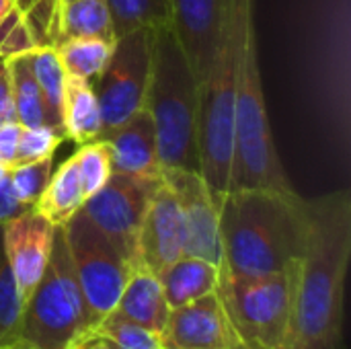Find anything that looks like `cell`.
Wrapping results in <instances>:
<instances>
[{
    "instance_id": "8fae6325",
    "label": "cell",
    "mask_w": 351,
    "mask_h": 349,
    "mask_svg": "<svg viewBox=\"0 0 351 349\" xmlns=\"http://www.w3.org/2000/svg\"><path fill=\"white\" fill-rule=\"evenodd\" d=\"M160 341L162 349H243L218 292L171 309Z\"/></svg>"
},
{
    "instance_id": "4fadbf2b",
    "label": "cell",
    "mask_w": 351,
    "mask_h": 349,
    "mask_svg": "<svg viewBox=\"0 0 351 349\" xmlns=\"http://www.w3.org/2000/svg\"><path fill=\"white\" fill-rule=\"evenodd\" d=\"M183 255V220L175 191L160 179L142 220L138 267L158 276Z\"/></svg>"
},
{
    "instance_id": "8992f818",
    "label": "cell",
    "mask_w": 351,
    "mask_h": 349,
    "mask_svg": "<svg viewBox=\"0 0 351 349\" xmlns=\"http://www.w3.org/2000/svg\"><path fill=\"white\" fill-rule=\"evenodd\" d=\"M294 272L232 276L220 269L218 296L243 349H286L294 313Z\"/></svg>"
},
{
    "instance_id": "277c9868",
    "label": "cell",
    "mask_w": 351,
    "mask_h": 349,
    "mask_svg": "<svg viewBox=\"0 0 351 349\" xmlns=\"http://www.w3.org/2000/svg\"><path fill=\"white\" fill-rule=\"evenodd\" d=\"M144 109L154 123L160 171L199 173V80L171 23L152 31Z\"/></svg>"
},
{
    "instance_id": "d590c367",
    "label": "cell",
    "mask_w": 351,
    "mask_h": 349,
    "mask_svg": "<svg viewBox=\"0 0 351 349\" xmlns=\"http://www.w3.org/2000/svg\"><path fill=\"white\" fill-rule=\"evenodd\" d=\"M14 6V0H0V19Z\"/></svg>"
},
{
    "instance_id": "7a4b0ae2",
    "label": "cell",
    "mask_w": 351,
    "mask_h": 349,
    "mask_svg": "<svg viewBox=\"0 0 351 349\" xmlns=\"http://www.w3.org/2000/svg\"><path fill=\"white\" fill-rule=\"evenodd\" d=\"M216 204L222 272L267 276L298 267L308 234L304 197L296 191L234 187Z\"/></svg>"
},
{
    "instance_id": "7402d4cb",
    "label": "cell",
    "mask_w": 351,
    "mask_h": 349,
    "mask_svg": "<svg viewBox=\"0 0 351 349\" xmlns=\"http://www.w3.org/2000/svg\"><path fill=\"white\" fill-rule=\"evenodd\" d=\"M4 66H6L8 76H10L16 121L23 128L43 125L45 123V109H43V97H41L37 78L33 74L31 51L19 53V56L6 60Z\"/></svg>"
},
{
    "instance_id": "7c38bea8",
    "label": "cell",
    "mask_w": 351,
    "mask_h": 349,
    "mask_svg": "<svg viewBox=\"0 0 351 349\" xmlns=\"http://www.w3.org/2000/svg\"><path fill=\"white\" fill-rule=\"evenodd\" d=\"M53 232L56 226L35 208L2 224L4 253L25 302L47 267Z\"/></svg>"
},
{
    "instance_id": "e575fe53",
    "label": "cell",
    "mask_w": 351,
    "mask_h": 349,
    "mask_svg": "<svg viewBox=\"0 0 351 349\" xmlns=\"http://www.w3.org/2000/svg\"><path fill=\"white\" fill-rule=\"evenodd\" d=\"M0 349H37V348L29 346V344H27V341H23V339H16V341H10V344H6V346H0Z\"/></svg>"
},
{
    "instance_id": "44dd1931",
    "label": "cell",
    "mask_w": 351,
    "mask_h": 349,
    "mask_svg": "<svg viewBox=\"0 0 351 349\" xmlns=\"http://www.w3.org/2000/svg\"><path fill=\"white\" fill-rule=\"evenodd\" d=\"M97 37L115 41L113 21L107 0H68L60 10V39Z\"/></svg>"
},
{
    "instance_id": "d4e9b609",
    "label": "cell",
    "mask_w": 351,
    "mask_h": 349,
    "mask_svg": "<svg viewBox=\"0 0 351 349\" xmlns=\"http://www.w3.org/2000/svg\"><path fill=\"white\" fill-rule=\"evenodd\" d=\"M25 300L19 292L14 274L4 253L2 224H0V346L21 339V317Z\"/></svg>"
},
{
    "instance_id": "2e32d148",
    "label": "cell",
    "mask_w": 351,
    "mask_h": 349,
    "mask_svg": "<svg viewBox=\"0 0 351 349\" xmlns=\"http://www.w3.org/2000/svg\"><path fill=\"white\" fill-rule=\"evenodd\" d=\"M111 313L154 333H162L171 309L158 278L144 267H136Z\"/></svg>"
},
{
    "instance_id": "f1b7e54d",
    "label": "cell",
    "mask_w": 351,
    "mask_h": 349,
    "mask_svg": "<svg viewBox=\"0 0 351 349\" xmlns=\"http://www.w3.org/2000/svg\"><path fill=\"white\" fill-rule=\"evenodd\" d=\"M37 45L33 41V35L25 23V16L21 8L14 4L2 19H0V66H4L6 60L33 51Z\"/></svg>"
},
{
    "instance_id": "603a6c76",
    "label": "cell",
    "mask_w": 351,
    "mask_h": 349,
    "mask_svg": "<svg viewBox=\"0 0 351 349\" xmlns=\"http://www.w3.org/2000/svg\"><path fill=\"white\" fill-rule=\"evenodd\" d=\"M115 41L97 37H68L56 45L60 62L70 76H78L95 84L103 68L107 66Z\"/></svg>"
},
{
    "instance_id": "4316f807",
    "label": "cell",
    "mask_w": 351,
    "mask_h": 349,
    "mask_svg": "<svg viewBox=\"0 0 351 349\" xmlns=\"http://www.w3.org/2000/svg\"><path fill=\"white\" fill-rule=\"evenodd\" d=\"M93 329L113 341L117 349H162L160 333L130 323L113 313L103 317Z\"/></svg>"
},
{
    "instance_id": "ac0fdd59",
    "label": "cell",
    "mask_w": 351,
    "mask_h": 349,
    "mask_svg": "<svg viewBox=\"0 0 351 349\" xmlns=\"http://www.w3.org/2000/svg\"><path fill=\"white\" fill-rule=\"evenodd\" d=\"M101 134V109L93 82L66 74L64 93V136L80 144L97 140Z\"/></svg>"
},
{
    "instance_id": "8d00e7d4",
    "label": "cell",
    "mask_w": 351,
    "mask_h": 349,
    "mask_svg": "<svg viewBox=\"0 0 351 349\" xmlns=\"http://www.w3.org/2000/svg\"><path fill=\"white\" fill-rule=\"evenodd\" d=\"M6 173H8V169H6V167H2V165H0V181H2V179H4V177H6Z\"/></svg>"
},
{
    "instance_id": "d6a6232c",
    "label": "cell",
    "mask_w": 351,
    "mask_h": 349,
    "mask_svg": "<svg viewBox=\"0 0 351 349\" xmlns=\"http://www.w3.org/2000/svg\"><path fill=\"white\" fill-rule=\"evenodd\" d=\"M6 121H16V113H14L8 70H6V66H0V125Z\"/></svg>"
},
{
    "instance_id": "5b68a950",
    "label": "cell",
    "mask_w": 351,
    "mask_h": 349,
    "mask_svg": "<svg viewBox=\"0 0 351 349\" xmlns=\"http://www.w3.org/2000/svg\"><path fill=\"white\" fill-rule=\"evenodd\" d=\"M93 329L62 226H56L47 267L25 302L21 339L37 349H72Z\"/></svg>"
},
{
    "instance_id": "ba28073f",
    "label": "cell",
    "mask_w": 351,
    "mask_h": 349,
    "mask_svg": "<svg viewBox=\"0 0 351 349\" xmlns=\"http://www.w3.org/2000/svg\"><path fill=\"white\" fill-rule=\"evenodd\" d=\"M152 31L154 27H138L115 39L111 58L93 84L101 109L97 140L144 107L152 66Z\"/></svg>"
},
{
    "instance_id": "836d02e7",
    "label": "cell",
    "mask_w": 351,
    "mask_h": 349,
    "mask_svg": "<svg viewBox=\"0 0 351 349\" xmlns=\"http://www.w3.org/2000/svg\"><path fill=\"white\" fill-rule=\"evenodd\" d=\"M72 349H117V348H115V344H113V341H109L105 335L97 333L95 329H88V331L78 339V344H76Z\"/></svg>"
},
{
    "instance_id": "1f68e13d",
    "label": "cell",
    "mask_w": 351,
    "mask_h": 349,
    "mask_svg": "<svg viewBox=\"0 0 351 349\" xmlns=\"http://www.w3.org/2000/svg\"><path fill=\"white\" fill-rule=\"evenodd\" d=\"M33 206H27L23 204L16 195H14V189L10 185V179H8V173L6 177L0 181V224L21 216L23 212L31 210Z\"/></svg>"
},
{
    "instance_id": "d6986e66",
    "label": "cell",
    "mask_w": 351,
    "mask_h": 349,
    "mask_svg": "<svg viewBox=\"0 0 351 349\" xmlns=\"http://www.w3.org/2000/svg\"><path fill=\"white\" fill-rule=\"evenodd\" d=\"M84 204V193L78 177V167L74 156H70L62 167H58L56 175H51L49 183L33 204V208L47 218L53 226H64L76 212H80Z\"/></svg>"
},
{
    "instance_id": "e0dca14e",
    "label": "cell",
    "mask_w": 351,
    "mask_h": 349,
    "mask_svg": "<svg viewBox=\"0 0 351 349\" xmlns=\"http://www.w3.org/2000/svg\"><path fill=\"white\" fill-rule=\"evenodd\" d=\"M156 278L162 286L169 309H177L216 292L220 269L204 259L181 255Z\"/></svg>"
},
{
    "instance_id": "ffe728a7",
    "label": "cell",
    "mask_w": 351,
    "mask_h": 349,
    "mask_svg": "<svg viewBox=\"0 0 351 349\" xmlns=\"http://www.w3.org/2000/svg\"><path fill=\"white\" fill-rule=\"evenodd\" d=\"M31 66L37 78L43 109L45 125L53 128L64 136V93H66V70L60 62L56 47H35L31 51ZM66 140V136H64Z\"/></svg>"
},
{
    "instance_id": "484cf974",
    "label": "cell",
    "mask_w": 351,
    "mask_h": 349,
    "mask_svg": "<svg viewBox=\"0 0 351 349\" xmlns=\"http://www.w3.org/2000/svg\"><path fill=\"white\" fill-rule=\"evenodd\" d=\"M76 167H78V177L84 193V202L95 195L111 177V160H109V150L103 140H93L86 144H80L76 154H74Z\"/></svg>"
},
{
    "instance_id": "f546056e",
    "label": "cell",
    "mask_w": 351,
    "mask_h": 349,
    "mask_svg": "<svg viewBox=\"0 0 351 349\" xmlns=\"http://www.w3.org/2000/svg\"><path fill=\"white\" fill-rule=\"evenodd\" d=\"M62 142H64V136L58 134L53 128H49L45 123L37 125V128H23L21 138H19L14 165H23V163L45 158V156H53V150Z\"/></svg>"
},
{
    "instance_id": "4dcf8cb0",
    "label": "cell",
    "mask_w": 351,
    "mask_h": 349,
    "mask_svg": "<svg viewBox=\"0 0 351 349\" xmlns=\"http://www.w3.org/2000/svg\"><path fill=\"white\" fill-rule=\"evenodd\" d=\"M21 130H23V125L19 121H6L0 125V165L6 169H10L14 165Z\"/></svg>"
},
{
    "instance_id": "5bb4252c",
    "label": "cell",
    "mask_w": 351,
    "mask_h": 349,
    "mask_svg": "<svg viewBox=\"0 0 351 349\" xmlns=\"http://www.w3.org/2000/svg\"><path fill=\"white\" fill-rule=\"evenodd\" d=\"M226 21V0H171V25L202 82Z\"/></svg>"
},
{
    "instance_id": "3957f363",
    "label": "cell",
    "mask_w": 351,
    "mask_h": 349,
    "mask_svg": "<svg viewBox=\"0 0 351 349\" xmlns=\"http://www.w3.org/2000/svg\"><path fill=\"white\" fill-rule=\"evenodd\" d=\"M232 31L237 121H234V187H267L294 191L282 167L265 107L253 0H226Z\"/></svg>"
},
{
    "instance_id": "30bf717a",
    "label": "cell",
    "mask_w": 351,
    "mask_h": 349,
    "mask_svg": "<svg viewBox=\"0 0 351 349\" xmlns=\"http://www.w3.org/2000/svg\"><path fill=\"white\" fill-rule=\"evenodd\" d=\"M165 183L175 191L183 220V255L204 259L218 269L222 267L218 204L202 177L195 171L169 169L160 171Z\"/></svg>"
},
{
    "instance_id": "74e56055",
    "label": "cell",
    "mask_w": 351,
    "mask_h": 349,
    "mask_svg": "<svg viewBox=\"0 0 351 349\" xmlns=\"http://www.w3.org/2000/svg\"><path fill=\"white\" fill-rule=\"evenodd\" d=\"M64 2H68V0H62V4H64Z\"/></svg>"
},
{
    "instance_id": "9c48e42d",
    "label": "cell",
    "mask_w": 351,
    "mask_h": 349,
    "mask_svg": "<svg viewBox=\"0 0 351 349\" xmlns=\"http://www.w3.org/2000/svg\"><path fill=\"white\" fill-rule=\"evenodd\" d=\"M160 179L162 177L111 173L109 181L80 208V212L132 263V267H138V237L142 220Z\"/></svg>"
},
{
    "instance_id": "cb8c5ba5",
    "label": "cell",
    "mask_w": 351,
    "mask_h": 349,
    "mask_svg": "<svg viewBox=\"0 0 351 349\" xmlns=\"http://www.w3.org/2000/svg\"><path fill=\"white\" fill-rule=\"evenodd\" d=\"M115 39L138 27L171 23V0H107Z\"/></svg>"
},
{
    "instance_id": "83f0119b",
    "label": "cell",
    "mask_w": 351,
    "mask_h": 349,
    "mask_svg": "<svg viewBox=\"0 0 351 349\" xmlns=\"http://www.w3.org/2000/svg\"><path fill=\"white\" fill-rule=\"evenodd\" d=\"M51 167H53V156H45L39 160H31V163L10 167L8 179H10V185L14 189V195L23 204L33 206L51 179Z\"/></svg>"
},
{
    "instance_id": "52a82bcc",
    "label": "cell",
    "mask_w": 351,
    "mask_h": 349,
    "mask_svg": "<svg viewBox=\"0 0 351 349\" xmlns=\"http://www.w3.org/2000/svg\"><path fill=\"white\" fill-rule=\"evenodd\" d=\"M62 230L90 323L95 327L115 309L136 267H132V263L82 212H76L62 226Z\"/></svg>"
},
{
    "instance_id": "6da1fadb",
    "label": "cell",
    "mask_w": 351,
    "mask_h": 349,
    "mask_svg": "<svg viewBox=\"0 0 351 349\" xmlns=\"http://www.w3.org/2000/svg\"><path fill=\"white\" fill-rule=\"evenodd\" d=\"M308 234L294 276L286 349H341L343 296L351 259V193L306 200Z\"/></svg>"
},
{
    "instance_id": "9a60e30c",
    "label": "cell",
    "mask_w": 351,
    "mask_h": 349,
    "mask_svg": "<svg viewBox=\"0 0 351 349\" xmlns=\"http://www.w3.org/2000/svg\"><path fill=\"white\" fill-rule=\"evenodd\" d=\"M101 140L109 150L113 173L160 177L154 123L144 107Z\"/></svg>"
}]
</instances>
